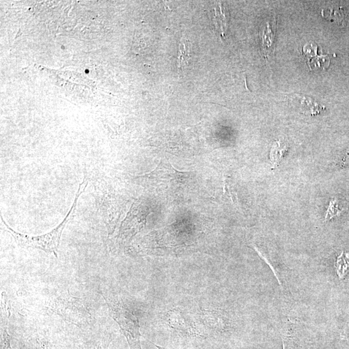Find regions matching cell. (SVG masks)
Wrapping results in <instances>:
<instances>
[{"mask_svg":"<svg viewBox=\"0 0 349 349\" xmlns=\"http://www.w3.org/2000/svg\"><path fill=\"white\" fill-rule=\"evenodd\" d=\"M87 185H88V181H85V179L82 183L80 184L79 189L75 195L74 203L65 216L64 219L56 228L47 234L38 236H27V235L16 232L10 228L2 217V215H1V222L5 226L8 232L13 237L18 246L26 248L38 249V250L44 251L48 254H53L57 258L62 232L69 220L74 217L77 210L78 200L81 197V194L85 191Z\"/></svg>","mask_w":349,"mask_h":349,"instance_id":"obj_1","label":"cell"},{"mask_svg":"<svg viewBox=\"0 0 349 349\" xmlns=\"http://www.w3.org/2000/svg\"><path fill=\"white\" fill-rule=\"evenodd\" d=\"M47 306L64 321L79 327L89 325L93 320L90 310L82 300L69 293L53 295L48 300Z\"/></svg>","mask_w":349,"mask_h":349,"instance_id":"obj_2","label":"cell"},{"mask_svg":"<svg viewBox=\"0 0 349 349\" xmlns=\"http://www.w3.org/2000/svg\"><path fill=\"white\" fill-rule=\"evenodd\" d=\"M112 318L120 326L130 349H142L140 346V324L137 317L115 297L103 295Z\"/></svg>","mask_w":349,"mask_h":349,"instance_id":"obj_3","label":"cell"},{"mask_svg":"<svg viewBox=\"0 0 349 349\" xmlns=\"http://www.w3.org/2000/svg\"><path fill=\"white\" fill-rule=\"evenodd\" d=\"M189 178V173L177 170L168 162H160L156 168L146 175L136 177V179L152 184L155 187L164 186V188H177L185 185V181Z\"/></svg>","mask_w":349,"mask_h":349,"instance_id":"obj_4","label":"cell"},{"mask_svg":"<svg viewBox=\"0 0 349 349\" xmlns=\"http://www.w3.org/2000/svg\"><path fill=\"white\" fill-rule=\"evenodd\" d=\"M146 216L147 214L140 209V205L137 203L133 205L120 226L118 236L122 242H130L133 238L144 227Z\"/></svg>","mask_w":349,"mask_h":349,"instance_id":"obj_5","label":"cell"},{"mask_svg":"<svg viewBox=\"0 0 349 349\" xmlns=\"http://www.w3.org/2000/svg\"><path fill=\"white\" fill-rule=\"evenodd\" d=\"M168 322L173 329L189 336H201L195 324L181 310L175 309L168 312Z\"/></svg>","mask_w":349,"mask_h":349,"instance_id":"obj_6","label":"cell"},{"mask_svg":"<svg viewBox=\"0 0 349 349\" xmlns=\"http://www.w3.org/2000/svg\"><path fill=\"white\" fill-rule=\"evenodd\" d=\"M288 99L290 103L297 107L304 114L316 115L321 111V106L307 96L301 94H293L288 96Z\"/></svg>","mask_w":349,"mask_h":349,"instance_id":"obj_7","label":"cell"},{"mask_svg":"<svg viewBox=\"0 0 349 349\" xmlns=\"http://www.w3.org/2000/svg\"><path fill=\"white\" fill-rule=\"evenodd\" d=\"M275 24L272 26L269 22H267L266 26L263 27L261 32V38L262 40V50L265 56H269L274 51L273 43H274V29Z\"/></svg>","mask_w":349,"mask_h":349,"instance_id":"obj_8","label":"cell"},{"mask_svg":"<svg viewBox=\"0 0 349 349\" xmlns=\"http://www.w3.org/2000/svg\"><path fill=\"white\" fill-rule=\"evenodd\" d=\"M190 45L188 39L183 37L181 39L180 46H179L178 56V67L182 68L187 64L190 58Z\"/></svg>","mask_w":349,"mask_h":349,"instance_id":"obj_9","label":"cell"},{"mask_svg":"<svg viewBox=\"0 0 349 349\" xmlns=\"http://www.w3.org/2000/svg\"><path fill=\"white\" fill-rule=\"evenodd\" d=\"M286 150H287V146L281 140L273 145L271 150L270 158L273 165L278 164Z\"/></svg>","mask_w":349,"mask_h":349,"instance_id":"obj_10","label":"cell"},{"mask_svg":"<svg viewBox=\"0 0 349 349\" xmlns=\"http://www.w3.org/2000/svg\"><path fill=\"white\" fill-rule=\"evenodd\" d=\"M349 269V255L347 254L346 257L343 256V254L339 257L336 263V270L340 278L344 277L348 273Z\"/></svg>","mask_w":349,"mask_h":349,"instance_id":"obj_11","label":"cell"},{"mask_svg":"<svg viewBox=\"0 0 349 349\" xmlns=\"http://www.w3.org/2000/svg\"><path fill=\"white\" fill-rule=\"evenodd\" d=\"M110 341H104V342H99L96 344L92 345L91 348H88L87 349H107L109 346Z\"/></svg>","mask_w":349,"mask_h":349,"instance_id":"obj_12","label":"cell"},{"mask_svg":"<svg viewBox=\"0 0 349 349\" xmlns=\"http://www.w3.org/2000/svg\"><path fill=\"white\" fill-rule=\"evenodd\" d=\"M342 165L345 166H349V154L346 155L342 160Z\"/></svg>","mask_w":349,"mask_h":349,"instance_id":"obj_13","label":"cell"},{"mask_svg":"<svg viewBox=\"0 0 349 349\" xmlns=\"http://www.w3.org/2000/svg\"><path fill=\"white\" fill-rule=\"evenodd\" d=\"M283 349H292V344L289 342H286V341H283Z\"/></svg>","mask_w":349,"mask_h":349,"instance_id":"obj_14","label":"cell"}]
</instances>
